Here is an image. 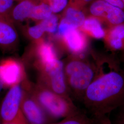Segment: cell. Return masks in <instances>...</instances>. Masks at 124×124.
<instances>
[{"instance_id":"obj_8","label":"cell","mask_w":124,"mask_h":124,"mask_svg":"<svg viewBox=\"0 0 124 124\" xmlns=\"http://www.w3.org/2000/svg\"><path fill=\"white\" fill-rule=\"evenodd\" d=\"M24 79V70L19 62L8 59L0 62V81L5 88L19 84Z\"/></svg>"},{"instance_id":"obj_30","label":"cell","mask_w":124,"mask_h":124,"mask_svg":"<svg viewBox=\"0 0 124 124\" xmlns=\"http://www.w3.org/2000/svg\"><path fill=\"white\" fill-rule=\"evenodd\" d=\"M27 124H30V123H28V122H27Z\"/></svg>"},{"instance_id":"obj_28","label":"cell","mask_w":124,"mask_h":124,"mask_svg":"<svg viewBox=\"0 0 124 124\" xmlns=\"http://www.w3.org/2000/svg\"><path fill=\"white\" fill-rule=\"evenodd\" d=\"M0 124H2V120H1L0 117Z\"/></svg>"},{"instance_id":"obj_7","label":"cell","mask_w":124,"mask_h":124,"mask_svg":"<svg viewBox=\"0 0 124 124\" xmlns=\"http://www.w3.org/2000/svg\"><path fill=\"white\" fill-rule=\"evenodd\" d=\"M21 111L27 122L31 124H48L53 121L39 102L29 92L24 91Z\"/></svg>"},{"instance_id":"obj_26","label":"cell","mask_w":124,"mask_h":124,"mask_svg":"<svg viewBox=\"0 0 124 124\" xmlns=\"http://www.w3.org/2000/svg\"><path fill=\"white\" fill-rule=\"evenodd\" d=\"M93 0H76V2L74 4H71L82 8L83 6L89 2L92 1ZM70 4V3H69Z\"/></svg>"},{"instance_id":"obj_17","label":"cell","mask_w":124,"mask_h":124,"mask_svg":"<svg viewBox=\"0 0 124 124\" xmlns=\"http://www.w3.org/2000/svg\"><path fill=\"white\" fill-rule=\"evenodd\" d=\"M96 120L92 117L90 118L80 112L75 115L64 118L62 121L56 123L48 124H94Z\"/></svg>"},{"instance_id":"obj_1","label":"cell","mask_w":124,"mask_h":124,"mask_svg":"<svg viewBox=\"0 0 124 124\" xmlns=\"http://www.w3.org/2000/svg\"><path fill=\"white\" fill-rule=\"evenodd\" d=\"M82 102L97 120L124 106V73L101 72L87 88Z\"/></svg>"},{"instance_id":"obj_27","label":"cell","mask_w":124,"mask_h":124,"mask_svg":"<svg viewBox=\"0 0 124 124\" xmlns=\"http://www.w3.org/2000/svg\"><path fill=\"white\" fill-rule=\"evenodd\" d=\"M4 88H5L3 85L1 83V82L0 81V93L2 91V90Z\"/></svg>"},{"instance_id":"obj_24","label":"cell","mask_w":124,"mask_h":124,"mask_svg":"<svg viewBox=\"0 0 124 124\" xmlns=\"http://www.w3.org/2000/svg\"><path fill=\"white\" fill-rule=\"evenodd\" d=\"M108 4L113 6L124 10V3L121 0H103Z\"/></svg>"},{"instance_id":"obj_21","label":"cell","mask_w":124,"mask_h":124,"mask_svg":"<svg viewBox=\"0 0 124 124\" xmlns=\"http://www.w3.org/2000/svg\"><path fill=\"white\" fill-rule=\"evenodd\" d=\"M29 34L33 39H39L43 35L45 32L40 23L30 28Z\"/></svg>"},{"instance_id":"obj_5","label":"cell","mask_w":124,"mask_h":124,"mask_svg":"<svg viewBox=\"0 0 124 124\" xmlns=\"http://www.w3.org/2000/svg\"><path fill=\"white\" fill-rule=\"evenodd\" d=\"M24 90L19 84L9 88L0 106V117L2 122L14 120L21 111V105Z\"/></svg>"},{"instance_id":"obj_12","label":"cell","mask_w":124,"mask_h":124,"mask_svg":"<svg viewBox=\"0 0 124 124\" xmlns=\"http://www.w3.org/2000/svg\"><path fill=\"white\" fill-rule=\"evenodd\" d=\"M81 9L69 3L65 9L64 17L62 20L75 28H81L86 18Z\"/></svg>"},{"instance_id":"obj_22","label":"cell","mask_w":124,"mask_h":124,"mask_svg":"<svg viewBox=\"0 0 124 124\" xmlns=\"http://www.w3.org/2000/svg\"><path fill=\"white\" fill-rule=\"evenodd\" d=\"M27 121L21 111L14 120L8 122H2V124H27Z\"/></svg>"},{"instance_id":"obj_25","label":"cell","mask_w":124,"mask_h":124,"mask_svg":"<svg viewBox=\"0 0 124 124\" xmlns=\"http://www.w3.org/2000/svg\"><path fill=\"white\" fill-rule=\"evenodd\" d=\"M95 120L96 122L94 124H113L111 120L107 116L102 117Z\"/></svg>"},{"instance_id":"obj_10","label":"cell","mask_w":124,"mask_h":124,"mask_svg":"<svg viewBox=\"0 0 124 124\" xmlns=\"http://www.w3.org/2000/svg\"><path fill=\"white\" fill-rule=\"evenodd\" d=\"M17 34L8 18L0 16V47L9 49L16 42Z\"/></svg>"},{"instance_id":"obj_6","label":"cell","mask_w":124,"mask_h":124,"mask_svg":"<svg viewBox=\"0 0 124 124\" xmlns=\"http://www.w3.org/2000/svg\"><path fill=\"white\" fill-rule=\"evenodd\" d=\"M90 13L100 21L106 23L111 27L124 23V11L108 4L103 0H96L90 7Z\"/></svg>"},{"instance_id":"obj_19","label":"cell","mask_w":124,"mask_h":124,"mask_svg":"<svg viewBox=\"0 0 124 124\" xmlns=\"http://www.w3.org/2000/svg\"><path fill=\"white\" fill-rule=\"evenodd\" d=\"M40 1L49 5L54 13H60L65 9L69 3V0H40Z\"/></svg>"},{"instance_id":"obj_11","label":"cell","mask_w":124,"mask_h":124,"mask_svg":"<svg viewBox=\"0 0 124 124\" xmlns=\"http://www.w3.org/2000/svg\"><path fill=\"white\" fill-rule=\"evenodd\" d=\"M109 47L113 50L124 49V23L111 27L104 37Z\"/></svg>"},{"instance_id":"obj_23","label":"cell","mask_w":124,"mask_h":124,"mask_svg":"<svg viewBox=\"0 0 124 124\" xmlns=\"http://www.w3.org/2000/svg\"><path fill=\"white\" fill-rule=\"evenodd\" d=\"M119 109H120V111L113 124H124V106Z\"/></svg>"},{"instance_id":"obj_14","label":"cell","mask_w":124,"mask_h":124,"mask_svg":"<svg viewBox=\"0 0 124 124\" xmlns=\"http://www.w3.org/2000/svg\"><path fill=\"white\" fill-rule=\"evenodd\" d=\"M81 28L83 31L96 39H102L105 36L106 32L100 21L93 16L85 18Z\"/></svg>"},{"instance_id":"obj_16","label":"cell","mask_w":124,"mask_h":124,"mask_svg":"<svg viewBox=\"0 0 124 124\" xmlns=\"http://www.w3.org/2000/svg\"><path fill=\"white\" fill-rule=\"evenodd\" d=\"M53 13V11L49 5L41 2L34 7L29 18L42 21L48 18Z\"/></svg>"},{"instance_id":"obj_9","label":"cell","mask_w":124,"mask_h":124,"mask_svg":"<svg viewBox=\"0 0 124 124\" xmlns=\"http://www.w3.org/2000/svg\"><path fill=\"white\" fill-rule=\"evenodd\" d=\"M68 48L72 52L80 53L87 46V40L83 33L74 27L70 26L64 31L61 36Z\"/></svg>"},{"instance_id":"obj_4","label":"cell","mask_w":124,"mask_h":124,"mask_svg":"<svg viewBox=\"0 0 124 124\" xmlns=\"http://www.w3.org/2000/svg\"><path fill=\"white\" fill-rule=\"evenodd\" d=\"M64 67L63 63L58 59L40 65L41 85L59 94L70 97Z\"/></svg>"},{"instance_id":"obj_20","label":"cell","mask_w":124,"mask_h":124,"mask_svg":"<svg viewBox=\"0 0 124 124\" xmlns=\"http://www.w3.org/2000/svg\"><path fill=\"white\" fill-rule=\"evenodd\" d=\"M14 0H0V16L8 18Z\"/></svg>"},{"instance_id":"obj_13","label":"cell","mask_w":124,"mask_h":124,"mask_svg":"<svg viewBox=\"0 0 124 124\" xmlns=\"http://www.w3.org/2000/svg\"><path fill=\"white\" fill-rule=\"evenodd\" d=\"M38 0H21L12 8L9 16L16 21H22L29 18L32 10Z\"/></svg>"},{"instance_id":"obj_18","label":"cell","mask_w":124,"mask_h":124,"mask_svg":"<svg viewBox=\"0 0 124 124\" xmlns=\"http://www.w3.org/2000/svg\"><path fill=\"white\" fill-rule=\"evenodd\" d=\"M40 24L44 32L50 33H55L58 30V17L53 13L48 18L42 20Z\"/></svg>"},{"instance_id":"obj_15","label":"cell","mask_w":124,"mask_h":124,"mask_svg":"<svg viewBox=\"0 0 124 124\" xmlns=\"http://www.w3.org/2000/svg\"><path fill=\"white\" fill-rule=\"evenodd\" d=\"M38 53L40 60V65L45 64L58 59L53 46L49 42L40 43L38 46Z\"/></svg>"},{"instance_id":"obj_2","label":"cell","mask_w":124,"mask_h":124,"mask_svg":"<svg viewBox=\"0 0 124 124\" xmlns=\"http://www.w3.org/2000/svg\"><path fill=\"white\" fill-rule=\"evenodd\" d=\"M29 92L53 120L64 119L80 112L70 97L59 94L41 85Z\"/></svg>"},{"instance_id":"obj_29","label":"cell","mask_w":124,"mask_h":124,"mask_svg":"<svg viewBox=\"0 0 124 124\" xmlns=\"http://www.w3.org/2000/svg\"><path fill=\"white\" fill-rule=\"evenodd\" d=\"M121 0L123 1V2L124 3V0Z\"/></svg>"},{"instance_id":"obj_3","label":"cell","mask_w":124,"mask_h":124,"mask_svg":"<svg viewBox=\"0 0 124 124\" xmlns=\"http://www.w3.org/2000/svg\"><path fill=\"white\" fill-rule=\"evenodd\" d=\"M64 70L69 93L81 101L89 85L101 72L99 68L78 60L68 62Z\"/></svg>"}]
</instances>
